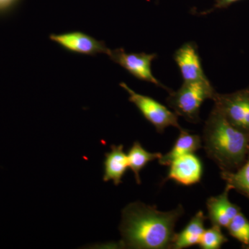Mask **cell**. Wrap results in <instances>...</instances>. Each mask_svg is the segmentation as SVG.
Instances as JSON below:
<instances>
[{
    "label": "cell",
    "mask_w": 249,
    "mask_h": 249,
    "mask_svg": "<svg viewBox=\"0 0 249 249\" xmlns=\"http://www.w3.org/2000/svg\"><path fill=\"white\" fill-rule=\"evenodd\" d=\"M184 213L181 204L172 211H159L155 206L141 202L130 203L122 211L119 231L123 248L135 249H172L175 229Z\"/></svg>",
    "instance_id": "6da1fadb"
},
{
    "label": "cell",
    "mask_w": 249,
    "mask_h": 249,
    "mask_svg": "<svg viewBox=\"0 0 249 249\" xmlns=\"http://www.w3.org/2000/svg\"><path fill=\"white\" fill-rule=\"evenodd\" d=\"M202 143L207 157L222 171L240 168L249 154V134L232 125L215 107L205 123Z\"/></svg>",
    "instance_id": "7a4b0ae2"
},
{
    "label": "cell",
    "mask_w": 249,
    "mask_h": 249,
    "mask_svg": "<svg viewBox=\"0 0 249 249\" xmlns=\"http://www.w3.org/2000/svg\"><path fill=\"white\" fill-rule=\"evenodd\" d=\"M215 90L209 80L183 82L178 91L172 90L166 101L168 106L178 116H182L188 122H200V108L207 99H213Z\"/></svg>",
    "instance_id": "3957f363"
},
{
    "label": "cell",
    "mask_w": 249,
    "mask_h": 249,
    "mask_svg": "<svg viewBox=\"0 0 249 249\" xmlns=\"http://www.w3.org/2000/svg\"><path fill=\"white\" fill-rule=\"evenodd\" d=\"M120 86L128 93L129 102L133 103L159 133H163L168 127L182 128L178 124V116L161 103L151 97L136 92L124 83H121Z\"/></svg>",
    "instance_id": "277c9868"
},
{
    "label": "cell",
    "mask_w": 249,
    "mask_h": 249,
    "mask_svg": "<svg viewBox=\"0 0 249 249\" xmlns=\"http://www.w3.org/2000/svg\"><path fill=\"white\" fill-rule=\"evenodd\" d=\"M214 107L237 128L249 134V88L235 92L216 93Z\"/></svg>",
    "instance_id": "5b68a950"
},
{
    "label": "cell",
    "mask_w": 249,
    "mask_h": 249,
    "mask_svg": "<svg viewBox=\"0 0 249 249\" xmlns=\"http://www.w3.org/2000/svg\"><path fill=\"white\" fill-rule=\"evenodd\" d=\"M109 58L113 62L119 64L131 75L137 79L148 82L160 87L170 92L172 90L160 83L154 76L152 72V62L156 58V53H127L123 48L109 51Z\"/></svg>",
    "instance_id": "8992f818"
},
{
    "label": "cell",
    "mask_w": 249,
    "mask_h": 249,
    "mask_svg": "<svg viewBox=\"0 0 249 249\" xmlns=\"http://www.w3.org/2000/svg\"><path fill=\"white\" fill-rule=\"evenodd\" d=\"M49 39L69 52L95 56L99 53L108 55L110 49L103 41L98 40L81 31L51 34Z\"/></svg>",
    "instance_id": "52a82bcc"
},
{
    "label": "cell",
    "mask_w": 249,
    "mask_h": 249,
    "mask_svg": "<svg viewBox=\"0 0 249 249\" xmlns=\"http://www.w3.org/2000/svg\"><path fill=\"white\" fill-rule=\"evenodd\" d=\"M169 166L170 170L164 182L172 180L178 184L190 186L201 181L202 164L201 160L194 153L178 157Z\"/></svg>",
    "instance_id": "ba28073f"
},
{
    "label": "cell",
    "mask_w": 249,
    "mask_h": 249,
    "mask_svg": "<svg viewBox=\"0 0 249 249\" xmlns=\"http://www.w3.org/2000/svg\"><path fill=\"white\" fill-rule=\"evenodd\" d=\"M174 59L179 68L183 82L208 80L205 75L197 47L193 42H186L176 51Z\"/></svg>",
    "instance_id": "9c48e42d"
},
{
    "label": "cell",
    "mask_w": 249,
    "mask_h": 249,
    "mask_svg": "<svg viewBox=\"0 0 249 249\" xmlns=\"http://www.w3.org/2000/svg\"><path fill=\"white\" fill-rule=\"evenodd\" d=\"M231 190V188L227 185L222 194L211 196L207 199L208 218L212 225L227 228L232 219L240 212V207L229 200V193Z\"/></svg>",
    "instance_id": "30bf717a"
},
{
    "label": "cell",
    "mask_w": 249,
    "mask_h": 249,
    "mask_svg": "<svg viewBox=\"0 0 249 249\" xmlns=\"http://www.w3.org/2000/svg\"><path fill=\"white\" fill-rule=\"evenodd\" d=\"M123 145H112L111 151L105 155L104 175L103 181L107 182L112 181L115 186L122 183L124 174L129 168L127 155L124 152Z\"/></svg>",
    "instance_id": "8fae6325"
},
{
    "label": "cell",
    "mask_w": 249,
    "mask_h": 249,
    "mask_svg": "<svg viewBox=\"0 0 249 249\" xmlns=\"http://www.w3.org/2000/svg\"><path fill=\"white\" fill-rule=\"evenodd\" d=\"M178 138L171 150L158 160L161 165H170L174 160L188 154L195 153L202 147V140L197 134H190L183 128L179 129Z\"/></svg>",
    "instance_id": "7c38bea8"
},
{
    "label": "cell",
    "mask_w": 249,
    "mask_h": 249,
    "mask_svg": "<svg viewBox=\"0 0 249 249\" xmlns=\"http://www.w3.org/2000/svg\"><path fill=\"white\" fill-rule=\"evenodd\" d=\"M206 216L202 211H199L187 224L186 227L178 233H176L172 246L173 249H183L199 245L204 231Z\"/></svg>",
    "instance_id": "4fadbf2b"
},
{
    "label": "cell",
    "mask_w": 249,
    "mask_h": 249,
    "mask_svg": "<svg viewBox=\"0 0 249 249\" xmlns=\"http://www.w3.org/2000/svg\"><path fill=\"white\" fill-rule=\"evenodd\" d=\"M163 155L160 152H150L147 151L142 147L139 142H134L130 147L127 154L129 168L133 172L134 178L137 184H141L140 173L147 163L155 160H160Z\"/></svg>",
    "instance_id": "5bb4252c"
},
{
    "label": "cell",
    "mask_w": 249,
    "mask_h": 249,
    "mask_svg": "<svg viewBox=\"0 0 249 249\" xmlns=\"http://www.w3.org/2000/svg\"><path fill=\"white\" fill-rule=\"evenodd\" d=\"M236 172L222 171L221 177L231 189H235L249 198V154Z\"/></svg>",
    "instance_id": "9a60e30c"
},
{
    "label": "cell",
    "mask_w": 249,
    "mask_h": 249,
    "mask_svg": "<svg viewBox=\"0 0 249 249\" xmlns=\"http://www.w3.org/2000/svg\"><path fill=\"white\" fill-rule=\"evenodd\" d=\"M229 234L249 248V221L240 212L232 219L227 227Z\"/></svg>",
    "instance_id": "2e32d148"
},
{
    "label": "cell",
    "mask_w": 249,
    "mask_h": 249,
    "mask_svg": "<svg viewBox=\"0 0 249 249\" xmlns=\"http://www.w3.org/2000/svg\"><path fill=\"white\" fill-rule=\"evenodd\" d=\"M228 239L221 230V227L212 225V227L204 231L199 245L202 249H219Z\"/></svg>",
    "instance_id": "e0dca14e"
},
{
    "label": "cell",
    "mask_w": 249,
    "mask_h": 249,
    "mask_svg": "<svg viewBox=\"0 0 249 249\" xmlns=\"http://www.w3.org/2000/svg\"><path fill=\"white\" fill-rule=\"evenodd\" d=\"M238 1H240V0H214L213 7L210 9L209 11H206V13L204 12V14H209L215 9H225V8L229 7L230 5Z\"/></svg>",
    "instance_id": "ac0fdd59"
},
{
    "label": "cell",
    "mask_w": 249,
    "mask_h": 249,
    "mask_svg": "<svg viewBox=\"0 0 249 249\" xmlns=\"http://www.w3.org/2000/svg\"><path fill=\"white\" fill-rule=\"evenodd\" d=\"M20 0H0V14L7 12L16 6Z\"/></svg>",
    "instance_id": "d6986e66"
},
{
    "label": "cell",
    "mask_w": 249,
    "mask_h": 249,
    "mask_svg": "<svg viewBox=\"0 0 249 249\" xmlns=\"http://www.w3.org/2000/svg\"></svg>",
    "instance_id": "ffe728a7"
}]
</instances>
